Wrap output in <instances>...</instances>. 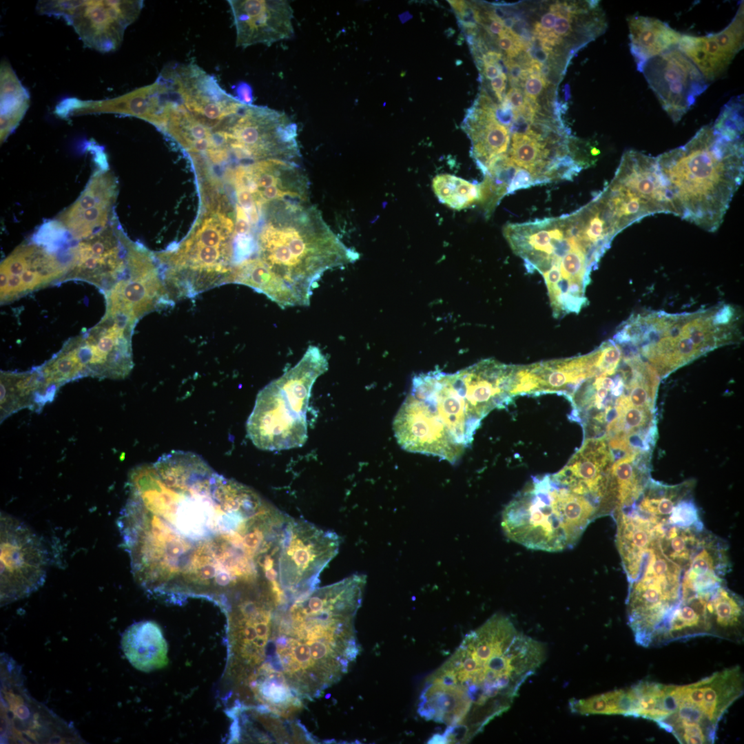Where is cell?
<instances>
[{"instance_id":"obj_19","label":"cell","mask_w":744,"mask_h":744,"mask_svg":"<svg viewBox=\"0 0 744 744\" xmlns=\"http://www.w3.org/2000/svg\"><path fill=\"white\" fill-rule=\"evenodd\" d=\"M614 459L605 437L586 439L568 463L552 477L572 492L598 504L603 514L610 512L609 482Z\"/></svg>"},{"instance_id":"obj_38","label":"cell","mask_w":744,"mask_h":744,"mask_svg":"<svg viewBox=\"0 0 744 744\" xmlns=\"http://www.w3.org/2000/svg\"><path fill=\"white\" fill-rule=\"evenodd\" d=\"M505 98L515 112L521 111L525 107V94L521 89L517 87H512L508 90Z\"/></svg>"},{"instance_id":"obj_34","label":"cell","mask_w":744,"mask_h":744,"mask_svg":"<svg viewBox=\"0 0 744 744\" xmlns=\"http://www.w3.org/2000/svg\"><path fill=\"white\" fill-rule=\"evenodd\" d=\"M630 688L633 699L630 716L642 717L656 723L667 716L665 699L668 685L640 681Z\"/></svg>"},{"instance_id":"obj_36","label":"cell","mask_w":744,"mask_h":744,"mask_svg":"<svg viewBox=\"0 0 744 744\" xmlns=\"http://www.w3.org/2000/svg\"><path fill=\"white\" fill-rule=\"evenodd\" d=\"M690 495L681 499L674 506L665 524L660 526L704 530L698 508Z\"/></svg>"},{"instance_id":"obj_25","label":"cell","mask_w":744,"mask_h":744,"mask_svg":"<svg viewBox=\"0 0 744 744\" xmlns=\"http://www.w3.org/2000/svg\"><path fill=\"white\" fill-rule=\"evenodd\" d=\"M529 366L538 384V394L559 393L568 397L571 402L580 386L588 378L596 375L593 352L583 356L552 360Z\"/></svg>"},{"instance_id":"obj_14","label":"cell","mask_w":744,"mask_h":744,"mask_svg":"<svg viewBox=\"0 0 744 744\" xmlns=\"http://www.w3.org/2000/svg\"><path fill=\"white\" fill-rule=\"evenodd\" d=\"M47 551L36 533L20 520L1 515V602L28 596L43 583Z\"/></svg>"},{"instance_id":"obj_31","label":"cell","mask_w":744,"mask_h":744,"mask_svg":"<svg viewBox=\"0 0 744 744\" xmlns=\"http://www.w3.org/2000/svg\"><path fill=\"white\" fill-rule=\"evenodd\" d=\"M692 487V481L668 486L650 479L639 499L632 506L652 522L663 525L674 506L690 495Z\"/></svg>"},{"instance_id":"obj_2","label":"cell","mask_w":744,"mask_h":744,"mask_svg":"<svg viewBox=\"0 0 744 744\" xmlns=\"http://www.w3.org/2000/svg\"><path fill=\"white\" fill-rule=\"evenodd\" d=\"M544 643L496 614L468 633L431 674L419 696L420 716L446 726L430 743H466L506 712L525 681L544 662Z\"/></svg>"},{"instance_id":"obj_9","label":"cell","mask_w":744,"mask_h":744,"mask_svg":"<svg viewBox=\"0 0 744 744\" xmlns=\"http://www.w3.org/2000/svg\"><path fill=\"white\" fill-rule=\"evenodd\" d=\"M641 355L663 378L703 353L730 340L729 328L716 318V309L686 315L654 313L644 320Z\"/></svg>"},{"instance_id":"obj_28","label":"cell","mask_w":744,"mask_h":744,"mask_svg":"<svg viewBox=\"0 0 744 744\" xmlns=\"http://www.w3.org/2000/svg\"><path fill=\"white\" fill-rule=\"evenodd\" d=\"M650 453H632L614 461L609 482L612 513L632 506L643 493L651 479Z\"/></svg>"},{"instance_id":"obj_43","label":"cell","mask_w":744,"mask_h":744,"mask_svg":"<svg viewBox=\"0 0 744 744\" xmlns=\"http://www.w3.org/2000/svg\"><path fill=\"white\" fill-rule=\"evenodd\" d=\"M486 29L490 34H496L499 37L502 35L506 30L504 28L502 23L496 19L492 20L489 26L486 27Z\"/></svg>"},{"instance_id":"obj_3","label":"cell","mask_w":744,"mask_h":744,"mask_svg":"<svg viewBox=\"0 0 744 744\" xmlns=\"http://www.w3.org/2000/svg\"><path fill=\"white\" fill-rule=\"evenodd\" d=\"M743 157V108L734 102L685 144L656 157L676 216L718 229L742 184Z\"/></svg>"},{"instance_id":"obj_30","label":"cell","mask_w":744,"mask_h":744,"mask_svg":"<svg viewBox=\"0 0 744 744\" xmlns=\"http://www.w3.org/2000/svg\"><path fill=\"white\" fill-rule=\"evenodd\" d=\"M712 595H693L681 597L655 645L696 637L714 636L707 604Z\"/></svg>"},{"instance_id":"obj_24","label":"cell","mask_w":744,"mask_h":744,"mask_svg":"<svg viewBox=\"0 0 744 744\" xmlns=\"http://www.w3.org/2000/svg\"><path fill=\"white\" fill-rule=\"evenodd\" d=\"M727 569L725 546L713 536L705 535L692 556L681 578V597L712 595L723 585Z\"/></svg>"},{"instance_id":"obj_29","label":"cell","mask_w":744,"mask_h":744,"mask_svg":"<svg viewBox=\"0 0 744 744\" xmlns=\"http://www.w3.org/2000/svg\"><path fill=\"white\" fill-rule=\"evenodd\" d=\"M628 23L630 52L639 72L649 60L676 46L682 36L653 17L632 15L628 18Z\"/></svg>"},{"instance_id":"obj_33","label":"cell","mask_w":744,"mask_h":744,"mask_svg":"<svg viewBox=\"0 0 744 744\" xmlns=\"http://www.w3.org/2000/svg\"><path fill=\"white\" fill-rule=\"evenodd\" d=\"M631 688L615 690L587 699H572L569 702L571 712L581 714H619L630 716L632 710Z\"/></svg>"},{"instance_id":"obj_6","label":"cell","mask_w":744,"mask_h":744,"mask_svg":"<svg viewBox=\"0 0 744 744\" xmlns=\"http://www.w3.org/2000/svg\"><path fill=\"white\" fill-rule=\"evenodd\" d=\"M599 509L551 475L535 477L506 506L502 526L512 541L528 548L559 552L575 545Z\"/></svg>"},{"instance_id":"obj_12","label":"cell","mask_w":744,"mask_h":744,"mask_svg":"<svg viewBox=\"0 0 744 744\" xmlns=\"http://www.w3.org/2000/svg\"><path fill=\"white\" fill-rule=\"evenodd\" d=\"M340 544L335 533L290 518L278 560L279 583L287 598L316 588L320 574L338 553Z\"/></svg>"},{"instance_id":"obj_40","label":"cell","mask_w":744,"mask_h":744,"mask_svg":"<svg viewBox=\"0 0 744 744\" xmlns=\"http://www.w3.org/2000/svg\"><path fill=\"white\" fill-rule=\"evenodd\" d=\"M555 14L556 20L553 27V32L564 39V37L569 36L572 32V22L574 17H566L560 14Z\"/></svg>"},{"instance_id":"obj_42","label":"cell","mask_w":744,"mask_h":744,"mask_svg":"<svg viewBox=\"0 0 744 744\" xmlns=\"http://www.w3.org/2000/svg\"><path fill=\"white\" fill-rule=\"evenodd\" d=\"M482 65L484 68V75L487 79L492 80L504 72L502 66L499 63H482Z\"/></svg>"},{"instance_id":"obj_26","label":"cell","mask_w":744,"mask_h":744,"mask_svg":"<svg viewBox=\"0 0 744 744\" xmlns=\"http://www.w3.org/2000/svg\"><path fill=\"white\" fill-rule=\"evenodd\" d=\"M122 650L136 670L150 672L167 665L168 647L159 626L143 621L129 626L122 635Z\"/></svg>"},{"instance_id":"obj_32","label":"cell","mask_w":744,"mask_h":744,"mask_svg":"<svg viewBox=\"0 0 744 744\" xmlns=\"http://www.w3.org/2000/svg\"><path fill=\"white\" fill-rule=\"evenodd\" d=\"M714 637L740 639L743 616L741 599L724 585L718 588L708 601Z\"/></svg>"},{"instance_id":"obj_15","label":"cell","mask_w":744,"mask_h":744,"mask_svg":"<svg viewBox=\"0 0 744 744\" xmlns=\"http://www.w3.org/2000/svg\"><path fill=\"white\" fill-rule=\"evenodd\" d=\"M132 242L112 223L100 232L71 245L65 254V280H80L99 287L106 296L129 274Z\"/></svg>"},{"instance_id":"obj_5","label":"cell","mask_w":744,"mask_h":744,"mask_svg":"<svg viewBox=\"0 0 744 744\" xmlns=\"http://www.w3.org/2000/svg\"><path fill=\"white\" fill-rule=\"evenodd\" d=\"M481 421L466 398L457 372L433 371L414 377L393 428L404 450L454 463L472 442Z\"/></svg>"},{"instance_id":"obj_8","label":"cell","mask_w":744,"mask_h":744,"mask_svg":"<svg viewBox=\"0 0 744 744\" xmlns=\"http://www.w3.org/2000/svg\"><path fill=\"white\" fill-rule=\"evenodd\" d=\"M136 325L105 313L89 331L66 342L40 366L45 378L59 389L84 377L125 378L134 366L132 335Z\"/></svg>"},{"instance_id":"obj_27","label":"cell","mask_w":744,"mask_h":744,"mask_svg":"<svg viewBox=\"0 0 744 744\" xmlns=\"http://www.w3.org/2000/svg\"><path fill=\"white\" fill-rule=\"evenodd\" d=\"M463 127L471 141V156L482 172L493 158L507 155L510 132L497 121L493 110L471 108Z\"/></svg>"},{"instance_id":"obj_39","label":"cell","mask_w":744,"mask_h":744,"mask_svg":"<svg viewBox=\"0 0 744 744\" xmlns=\"http://www.w3.org/2000/svg\"><path fill=\"white\" fill-rule=\"evenodd\" d=\"M504 64L507 69L508 79L512 87H516L520 84V76L524 70L523 67L513 59L507 58L504 60Z\"/></svg>"},{"instance_id":"obj_10","label":"cell","mask_w":744,"mask_h":744,"mask_svg":"<svg viewBox=\"0 0 744 744\" xmlns=\"http://www.w3.org/2000/svg\"><path fill=\"white\" fill-rule=\"evenodd\" d=\"M619 232L643 218L676 211L657 158L630 149L610 183L599 193Z\"/></svg>"},{"instance_id":"obj_22","label":"cell","mask_w":744,"mask_h":744,"mask_svg":"<svg viewBox=\"0 0 744 744\" xmlns=\"http://www.w3.org/2000/svg\"><path fill=\"white\" fill-rule=\"evenodd\" d=\"M616 543L629 584L640 575L657 539L655 524L631 506L615 511Z\"/></svg>"},{"instance_id":"obj_7","label":"cell","mask_w":744,"mask_h":744,"mask_svg":"<svg viewBox=\"0 0 744 744\" xmlns=\"http://www.w3.org/2000/svg\"><path fill=\"white\" fill-rule=\"evenodd\" d=\"M327 369L325 355L310 346L294 366L258 392L246 425L255 446L273 451L300 447L306 442L311 389Z\"/></svg>"},{"instance_id":"obj_20","label":"cell","mask_w":744,"mask_h":744,"mask_svg":"<svg viewBox=\"0 0 744 744\" xmlns=\"http://www.w3.org/2000/svg\"><path fill=\"white\" fill-rule=\"evenodd\" d=\"M236 33V46L271 45L293 35V12L282 0L228 1Z\"/></svg>"},{"instance_id":"obj_16","label":"cell","mask_w":744,"mask_h":744,"mask_svg":"<svg viewBox=\"0 0 744 744\" xmlns=\"http://www.w3.org/2000/svg\"><path fill=\"white\" fill-rule=\"evenodd\" d=\"M641 72L675 123L708 87L702 74L677 45L649 60Z\"/></svg>"},{"instance_id":"obj_11","label":"cell","mask_w":744,"mask_h":744,"mask_svg":"<svg viewBox=\"0 0 744 744\" xmlns=\"http://www.w3.org/2000/svg\"><path fill=\"white\" fill-rule=\"evenodd\" d=\"M682 572L663 554L656 539L640 575L629 584L626 599L628 621L637 644L655 645L681 601Z\"/></svg>"},{"instance_id":"obj_35","label":"cell","mask_w":744,"mask_h":744,"mask_svg":"<svg viewBox=\"0 0 744 744\" xmlns=\"http://www.w3.org/2000/svg\"><path fill=\"white\" fill-rule=\"evenodd\" d=\"M432 187L440 201L456 210L467 208L479 199V184L451 174L437 175Z\"/></svg>"},{"instance_id":"obj_4","label":"cell","mask_w":744,"mask_h":744,"mask_svg":"<svg viewBox=\"0 0 744 744\" xmlns=\"http://www.w3.org/2000/svg\"><path fill=\"white\" fill-rule=\"evenodd\" d=\"M265 213L256 238V258L285 290L293 307L309 304L313 289L325 271L359 258L310 203H275L265 207Z\"/></svg>"},{"instance_id":"obj_17","label":"cell","mask_w":744,"mask_h":744,"mask_svg":"<svg viewBox=\"0 0 744 744\" xmlns=\"http://www.w3.org/2000/svg\"><path fill=\"white\" fill-rule=\"evenodd\" d=\"M67 271L61 256L48 246L35 240L22 243L1 264V302L64 281Z\"/></svg>"},{"instance_id":"obj_21","label":"cell","mask_w":744,"mask_h":744,"mask_svg":"<svg viewBox=\"0 0 744 744\" xmlns=\"http://www.w3.org/2000/svg\"><path fill=\"white\" fill-rule=\"evenodd\" d=\"M744 45V4L742 1L729 25L705 36L683 35L678 48L708 81L725 73Z\"/></svg>"},{"instance_id":"obj_1","label":"cell","mask_w":744,"mask_h":744,"mask_svg":"<svg viewBox=\"0 0 744 744\" xmlns=\"http://www.w3.org/2000/svg\"><path fill=\"white\" fill-rule=\"evenodd\" d=\"M118 526L136 582L167 599L203 597L227 611L278 581L288 515L192 452L172 451L128 475Z\"/></svg>"},{"instance_id":"obj_18","label":"cell","mask_w":744,"mask_h":744,"mask_svg":"<svg viewBox=\"0 0 744 744\" xmlns=\"http://www.w3.org/2000/svg\"><path fill=\"white\" fill-rule=\"evenodd\" d=\"M117 196V181L108 169L96 172L79 197L55 222L75 240L90 237L109 226Z\"/></svg>"},{"instance_id":"obj_23","label":"cell","mask_w":744,"mask_h":744,"mask_svg":"<svg viewBox=\"0 0 744 744\" xmlns=\"http://www.w3.org/2000/svg\"><path fill=\"white\" fill-rule=\"evenodd\" d=\"M1 422L24 409L40 413L57 390L50 386L39 366L24 372L1 371Z\"/></svg>"},{"instance_id":"obj_37","label":"cell","mask_w":744,"mask_h":744,"mask_svg":"<svg viewBox=\"0 0 744 744\" xmlns=\"http://www.w3.org/2000/svg\"><path fill=\"white\" fill-rule=\"evenodd\" d=\"M547 83L548 81L541 74L529 75L523 84L525 96L537 101V98L540 95L543 89L546 87Z\"/></svg>"},{"instance_id":"obj_41","label":"cell","mask_w":744,"mask_h":744,"mask_svg":"<svg viewBox=\"0 0 744 744\" xmlns=\"http://www.w3.org/2000/svg\"><path fill=\"white\" fill-rule=\"evenodd\" d=\"M507 76L504 72L490 81L492 90L494 91L498 100L502 103L504 101V92L506 89Z\"/></svg>"},{"instance_id":"obj_13","label":"cell","mask_w":744,"mask_h":744,"mask_svg":"<svg viewBox=\"0 0 744 744\" xmlns=\"http://www.w3.org/2000/svg\"><path fill=\"white\" fill-rule=\"evenodd\" d=\"M743 683L741 668L734 666L691 684L675 685L671 725L677 730L703 731L715 740L719 721L743 694Z\"/></svg>"}]
</instances>
